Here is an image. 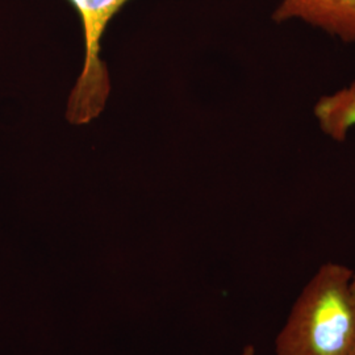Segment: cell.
<instances>
[{"label":"cell","instance_id":"1","mask_svg":"<svg viewBox=\"0 0 355 355\" xmlns=\"http://www.w3.org/2000/svg\"><path fill=\"white\" fill-rule=\"evenodd\" d=\"M353 279L343 263L318 267L275 338V355H347L355 346Z\"/></svg>","mask_w":355,"mask_h":355},{"label":"cell","instance_id":"2","mask_svg":"<svg viewBox=\"0 0 355 355\" xmlns=\"http://www.w3.org/2000/svg\"><path fill=\"white\" fill-rule=\"evenodd\" d=\"M80 19L85 40V60L67 101L66 117L70 124L94 121L107 104L111 80L102 58L104 33L114 16L130 0H69Z\"/></svg>","mask_w":355,"mask_h":355},{"label":"cell","instance_id":"3","mask_svg":"<svg viewBox=\"0 0 355 355\" xmlns=\"http://www.w3.org/2000/svg\"><path fill=\"white\" fill-rule=\"evenodd\" d=\"M271 19L300 21L346 44H355V0H279Z\"/></svg>","mask_w":355,"mask_h":355},{"label":"cell","instance_id":"4","mask_svg":"<svg viewBox=\"0 0 355 355\" xmlns=\"http://www.w3.org/2000/svg\"><path fill=\"white\" fill-rule=\"evenodd\" d=\"M321 130L333 140L343 142L355 127V79L350 86L318 99L313 108ZM355 290V270L353 279Z\"/></svg>","mask_w":355,"mask_h":355},{"label":"cell","instance_id":"5","mask_svg":"<svg viewBox=\"0 0 355 355\" xmlns=\"http://www.w3.org/2000/svg\"><path fill=\"white\" fill-rule=\"evenodd\" d=\"M241 355H255V349L253 345H246L242 350Z\"/></svg>","mask_w":355,"mask_h":355},{"label":"cell","instance_id":"6","mask_svg":"<svg viewBox=\"0 0 355 355\" xmlns=\"http://www.w3.org/2000/svg\"><path fill=\"white\" fill-rule=\"evenodd\" d=\"M347 355H355V346L352 349V350H350V352H349V353H347Z\"/></svg>","mask_w":355,"mask_h":355}]
</instances>
